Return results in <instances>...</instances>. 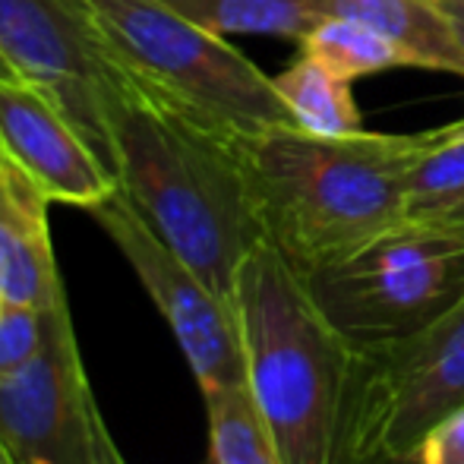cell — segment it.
Returning a JSON list of instances; mask_svg holds the SVG:
<instances>
[{
  "mask_svg": "<svg viewBox=\"0 0 464 464\" xmlns=\"http://www.w3.org/2000/svg\"><path fill=\"white\" fill-rule=\"evenodd\" d=\"M417 464H464V408L449 414L423 440Z\"/></svg>",
  "mask_w": 464,
  "mask_h": 464,
  "instance_id": "cell-19",
  "label": "cell"
},
{
  "mask_svg": "<svg viewBox=\"0 0 464 464\" xmlns=\"http://www.w3.org/2000/svg\"><path fill=\"white\" fill-rule=\"evenodd\" d=\"M48 329V310L0 300V379L16 372L38 354Z\"/></svg>",
  "mask_w": 464,
  "mask_h": 464,
  "instance_id": "cell-18",
  "label": "cell"
},
{
  "mask_svg": "<svg viewBox=\"0 0 464 464\" xmlns=\"http://www.w3.org/2000/svg\"><path fill=\"white\" fill-rule=\"evenodd\" d=\"M102 423L70 300L61 297L38 354L0 379V442L13 464H98Z\"/></svg>",
  "mask_w": 464,
  "mask_h": 464,
  "instance_id": "cell-7",
  "label": "cell"
},
{
  "mask_svg": "<svg viewBox=\"0 0 464 464\" xmlns=\"http://www.w3.org/2000/svg\"><path fill=\"white\" fill-rule=\"evenodd\" d=\"M48 196L0 155V300L51 310L67 287L57 272Z\"/></svg>",
  "mask_w": 464,
  "mask_h": 464,
  "instance_id": "cell-11",
  "label": "cell"
},
{
  "mask_svg": "<svg viewBox=\"0 0 464 464\" xmlns=\"http://www.w3.org/2000/svg\"><path fill=\"white\" fill-rule=\"evenodd\" d=\"M0 54L67 111L111 168L104 102L123 73L95 42L76 0H0Z\"/></svg>",
  "mask_w": 464,
  "mask_h": 464,
  "instance_id": "cell-9",
  "label": "cell"
},
{
  "mask_svg": "<svg viewBox=\"0 0 464 464\" xmlns=\"http://www.w3.org/2000/svg\"><path fill=\"white\" fill-rule=\"evenodd\" d=\"M319 310L372 348L423 329L464 297V234L404 221L361 253L304 276Z\"/></svg>",
  "mask_w": 464,
  "mask_h": 464,
  "instance_id": "cell-5",
  "label": "cell"
},
{
  "mask_svg": "<svg viewBox=\"0 0 464 464\" xmlns=\"http://www.w3.org/2000/svg\"><path fill=\"white\" fill-rule=\"evenodd\" d=\"M372 464H417L423 440L464 408V297L404 338L372 344Z\"/></svg>",
  "mask_w": 464,
  "mask_h": 464,
  "instance_id": "cell-8",
  "label": "cell"
},
{
  "mask_svg": "<svg viewBox=\"0 0 464 464\" xmlns=\"http://www.w3.org/2000/svg\"><path fill=\"white\" fill-rule=\"evenodd\" d=\"M278 95L291 108L294 123L316 136H348L363 130V114L357 111L351 82L338 80L313 57L300 54L287 70L272 76Z\"/></svg>",
  "mask_w": 464,
  "mask_h": 464,
  "instance_id": "cell-13",
  "label": "cell"
},
{
  "mask_svg": "<svg viewBox=\"0 0 464 464\" xmlns=\"http://www.w3.org/2000/svg\"><path fill=\"white\" fill-rule=\"evenodd\" d=\"M234 313L246 389L281 464H372L367 348L319 310L304 276L266 240L240 263Z\"/></svg>",
  "mask_w": 464,
  "mask_h": 464,
  "instance_id": "cell-1",
  "label": "cell"
},
{
  "mask_svg": "<svg viewBox=\"0 0 464 464\" xmlns=\"http://www.w3.org/2000/svg\"><path fill=\"white\" fill-rule=\"evenodd\" d=\"M225 142L263 240L310 276L408 221L411 168L436 146V133L316 136L272 127Z\"/></svg>",
  "mask_w": 464,
  "mask_h": 464,
  "instance_id": "cell-2",
  "label": "cell"
},
{
  "mask_svg": "<svg viewBox=\"0 0 464 464\" xmlns=\"http://www.w3.org/2000/svg\"><path fill=\"white\" fill-rule=\"evenodd\" d=\"M300 54L319 61L344 82L382 73V70L414 67V57L401 44L351 19H323L316 29L300 38Z\"/></svg>",
  "mask_w": 464,
  "mask_h": 464,
  "instance_id": "cell-15",
  "label": "cell"
},
{
  "mask_svg": "<svg viewBox=\"0 0 464 464\" xmlns=\"http://www.w3.org/2000/svg\"><path fill=\"white\" fill-rule=\"evenodd\" d=\"M0 464H10V455H6V449H4V442H0Z\"/></svg>",
  "mask_w": 464,
  "mask_h": 464,
  "instance_id": "cell-25",
  "label": "cell"
},
{
  "mask_svg": "<svg viewBox=\"0 0 464 464\" xmlns=\"http://www.w3.org/2000/svg\"><path fill=\"white\" fill-rule=\"evenodd\" d=\"M440 6L449 13V19L459 25V32L464 35V0H440Z\"/></svg>",
  "mask_w": 464,
  "mask_h": 464,
  "instance_id": "cell-23",
  "label": "cell"
},
{
  "mask_svg": "<svg viewBox=\"0 0 464 464\" xmlns=\"http://www.w3.org/2000/svg\"><path fill=\"white\" fill-rule=\"evenodd\" d=\"M102 231L114 240L140 285L165 316L184 351L202 395L246 385V354L234 304L221 300L193 269L142 221L117 189L89 208Z\"/></svg>",
  "mask_w": 464,
  "mask_h": 464,
  "instance_id": "cell-6",
  "label": "cell"
},
{
  "mask_svg": "<svg viewBox=\"0 0 464 464\" xmlns=\"http://www.w3.org/2000/svg\"><path fill=\"white\" fill-rule=\"evenodd\" d=\"M464 193V142H436L408 178V221L427 218Z\"/></svg>",
  "mask_w": 464,
  "mask_h": 464,
  "instance_id": "cell-17",
  "label": "cell"
},
{
  "mask_svg": "<svg viewBox=\"0 0 464 464\" xmlns=\"http://www.w3.org/2000/svg\"><path fill=\"white\" fill-rule=\"evenodd\" d=\"M171 10L206 25L215 35H276L300 38L313 32L323 16L304 0H165Z\"/></svg>",
  "mask_w": 464,
  "mask_h": 464,
  "instance_id": "cell-14",
  "label": "cell"
},
{
  "mask_svg": "<svg viewBox=\"0 0 464 464\" xmlns=\"http://www.w3.org/2000/svg\"><path fill=\"white\" fill-rule=\"evenodd\" d=\"M10 464H13V461H10Z\"/></svg>",
  "mask_w": 464,
  "mask_h": 464,
  "instance_id": "cell-27",
  "label": "cell"
},
{
  "mask_svg": "<svg viewBox=\"0 0 464 464\" xmlns=\"http://www.w3.org/2000/svg\"><path fill=\"white\" fill-rule=\"evenodd\" d=\"M206 464H215V459H212V455H208V459H206Z\"/></svg>",
  "mask_w": 464,
  "mask_h": 464,
  "instance_id": "cell-26",
  "label": "cell"
},
{
  "mask_svg": "<svg viewBox=\"0 0 464 464\" xmlns=\"http://www.w3.org/2000/svg\"><path fill=\"white\" fill-rule=\"evenodd\" d=\"M10 76H19V73H16V67H13V63L6 61L4 54H0V80H10Z\"/></svg>",
  "mask_w": 464,
  "mask_h": 464,
  "instance_id": "cell-24",
  "label": "cell"
},
{
  "mask_svg": "<svg viewBox=\"0 0 464 464\" xmlns=\"http://www.w3.org/2000/svg\"><path fill=\"white\" fill-rule=\"evenodd\" d=\"M76 6L108 61L196 127L221 140L297 127L272 76L225 35L171 10L165 0H76Z\"/></svg>",
  "mask_w": 464,
  "mask_h": 464,
  "instance_id": "cell-4",
  "label": "cell"
},
{
  "mask_svg": "<svg viewBox=\"0 0 464 464\" xmlns=\"http://www.w3.org/2000/svg\"><path fill=\"white\" fill-rule=\"evenodd\" d=\"M436 142H464V117L455 123H446V127H436Z\"/></svg>",
  "mask_w": 464,
  "mask_h": 464,
  "instance_id": "cell-22",
  "label": "cell"
},
{
  "mask_svg": "<svg viewBox=\"0 0 464 464\" xmlns=\"http://www.w3.org/2000/svg\"><path fill=\"white\" fill-rule=\"evenodd\" d=\"M417 225H433V227H442V231L464 234V193L455 196L449 206L436 208V212L427 215V218H417Z\"/></svg>",
  "mask_w": 464,
  "mask_h": 464,
  "instance_id": "cell-20",
  "label": "cell"
},
{
  "mask_svg": "<svg viewBox=\"0 0 464 464\" xmlns=\"http://www.w3.org/2000/svg\"><path fill=\"white\" fill-rule=\"evenodd\" d=\"M323 19H351L401 44L414 67L464 76V35L440 0H304Z\"/></svg>",
  "mask_w": 464,
  "mask_h": 464,
  "instance_id": "cell-12",
  "label": "cell"
},
{
  "mask_svg": "<svg viewBox=\"0 0 464 464\" xmlns=\"http://www.w3.org/2000/svg\"><path fill=\"white\" fill-rule=\"evenodd\" d=\"M117 189L221 300L263 240L227 142L121 76L104 102Z\"/></svg>",
  "mask_w": 464,
  "mask_h": 464,
  "instance_id": "cell-3",
  "label": "cell"
},
{
  "mask_svg": "<svg viewBox=\"0 0 464 464\" xmlns=\"http://www.w3.org/2000/svg\"><path fill=\"white\" fill-rule=\"evenodd\" d=\"M98 464H127V459L121 455V446L111 436L108 423H102V430H98Z\"/></svg>",
  "mask_w": 464,
  "mask_h": 464,
  "instance_id": "cell-21",
  "label": "cell"
},
{
  "mask_svg": "<svg viewBox=\"0 0 464 464\" xmlns=\"http://www.w3.org/2000/svg\"><path fill=\"white\" fill-rule=\"evenodd\" d=\"M202 401L208 417V455L215 464H281L246 385L208 392Z\"/></svg>",
  "mask_w": 464,
  "mask_h": 464,
  "instance_id": "cell-16",
  "label": "cell"
},
{
  "mask_svg": "<svg viewBox=\"0 0 464 464\" xmlns=\"http://www.w3.org/2000/svg\"><path fill=\"white\" fill-rule=\"evenodd\" d=\"M0 155L32 178L51 202L95 208L117 178L67 111L25 76L0 80Z\"/></svg>",
  "mask_w": 464,
  "mask_h": 464,
  "instance_id": "cell-10",
  "label": "cell"
}]
</instances>
